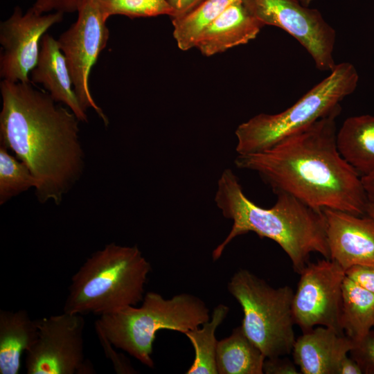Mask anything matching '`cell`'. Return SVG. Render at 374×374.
<instances>
[{"mask_svg": "<svg viewBox=\"0 0 374 374\" xmlns=\"http://www.w3.org/2000/svg\"><path fill=\"white\" fill-rule=\"evenodd\" d=\"M341 107L263 151L238 154L239 168L257 172L274 193L308 206L366 215L368 199L361 176L341 155L336 118Z\"/></svg>", "mask_w": 374, "mask_h": 374, "instance_id": "obj_1", "label": "cell"}, {"mask_svg": "<svg viewBox=\"0 0 374 374\" xmlns=\"http://www.w3.org/2000/svg\"><path fill=\"white\" fill-rule=\"evenodd\" d=\"M1 145L10 149L35 179V195L59 205L81 177L84 152L79 120L31 82L0 83Z\"/></svg>", "mask_w": 374, "mask_h": 374, "instance_id": "obj_2", "label": "cell"}, {"mask_svg": "<svg viewBox=\"0 0 374 374\" xmlns=\"http://www.w3.org/2000/svg\"><path fill=\"white\" fill-rule=\"evenodd\" d=\"M269 208L258 206L244 193L237 176L225 169L218 181L215 202L223 216L233 221L225 239L213 251L214 261L236 237L253 232L276 242L289 256L294 271L301 274L313 252L330 259L323 211L313 208L294 196L276 193Z\"/></svg>", "mask_w": 374, "mask_h": 374, "instance_id": "obj_3", "label": "cell"}, {"mask_svg": "<svg viewBox=\"0 0 374 374\" xmlns=\"http://www.w3.org/2000/svg\"><path fill=\"white\" fill-rule=\"evenodd\" d=\"M151 271L136 245L114 242L93 253L71 278L64 312L101 315L143 301Z\"/></svg>", "mask_w": 374, "mask_h": 374, "instance_id": "obj_4", "label": "cell"}, {"mask_svg": "<svg viewBox=\"0 0 374 374\" xmlns=\"http://www.w3.org/2000/svg\"><path fill=\"white\" fill-rule=\"evenodd\" d=\"M210 319L209 310L200 298L181 293L170 299L145 294L142 305H130L100 315L96 330L117 348L153 368L151 357L157 332L163 329L186 333Z\"/></svg>", "mask_w": 374, "mask_h": 374, "instance_id": "obj_5", "label": "cell"}, {"mask_svg": "<svg viewBox=\"0 0 374 374\" xmlns=\"http://www.w3.org/2000/svg\"><path fill=\"white\" fill-rule=\"evenodd\" d=\"M358 81L354 65L336 64L328 76L283 112L260 114L238 125L236 152L247 154L263 151L306 128L341 107L340 102L355 90Z\"/></svg>", "mask_w": 374, "mask_h": 374, "instance_id": "obj_6", "label": "cell"}, {"mask_svg": "<svg viewBox=\"0 0 374 374\" xmlns=\"http://www.w3.org/2000/svg\"><path fill=\"white\" fill-rule=\"evenodd\" d=\"M228 290L242 307L241 326L266 358L292 353L296 337L294 294L287 285L275 288L247 269L237 271Z\"/></svg>", "mask_w": 374, "mask_h": 374, "instance_id": "obj_7", "label": "cell"}, {"mask_svg": "<svg viewBox=\"0 0 374 374\" xmlns=\"http://www.w3.org/2000/svg\"><path fill=\"white\" fill-rule=\"evenodd\" d=\"M37 320L38 337L26 350L28 374H87L94 373L84 355L82 314L64 312Z\"/></svg>", "mask_w": 374, "mask_h": 374, "instance_id": "obj_8", "label": "cell"}, {"mask_svg": "<svg viewBox=\"0 0 374 374\" xmlns=\"http://www.w3.org/2000/svg\"><path fill=\"white\" fill-rule=\"evenodd\" d=\"M249 12L263 26L283 29L294 37L313 59L317 68L331 71L336 32L320 12L299 0H242Z\"/></svg>", "mask_w": 374, "mask_h": 374, "instance_id": "obj_9", "label": "cell"}, {"mask_svg": "<svg viewBox=\"0 0 374 374\" xmlns=\"http://www.w3.org/2000/svg\"><path fill=\"white\" fill-rule=\"evenodd\" d=\"M76 21L57 39L71 74L74 91L82 108H92L105 125L109 120L91 93L89 78L100 53L106 47L109 30L107 19L93 0H82Z\"/></svg>", "mask_w": 374, "mask_h": 374, "instance_id": "obj_10", "label": "cell"}, {"mask_svg": "<svg viewBox=\"0 0 374 374\" xmlns=\"http://www.w3.org/2000/svg\"><path fill=\"white\" fill-rule=\"evenodd\" d=\"M300 275L292 301L295 324L303 332L321 326L344 334L340 315L345 269L336 261L325 258L308 262Z\"/></svg>", "mask_w": 374, "mask_h": 374, "instance_id": "obj_11", "label": "cell"}, {"mask_svg": "<svg viewBox=\"0 0 374 374\" xmlns=\"http://www.w3.org/2000/svg\"><path fill=\"white\" fill-rule=\"evenodd\" d=\"M63 19V13H39L32 7L25 13L15 7L0 24V77L13 82H31L29 75L36 66L42 39L46 31Z\"/></svg>", "mask_w": 374, "mask_h": 374, "instance_id": "obj_12", "label": "cell"}, {"mask_svg": "<svg viewBox=\"0 0 374 374\" xmlns=\"http://www.w3.org/2000/svg\"><path fill=\"white\" fill-rule=\"evenodd\" d=\"M322 211L330 259L345 271L354 265L374 267V220L339 210Z\"/></svg>", "mask_w": 374, "mask_h": 374, "instance_id": "obj_13", "label": "cell"}, {"mask_svg": "<svg viewBox=\"0 0 374 374\" xmlns=\"http://www.w3.org/2000/svg\"><path fill=\"white\" fill-rule=\"evenodd\" d=\"M353 341L332 328L316 326L296 339L292 354L303 374H337Z\"/></svg>", "mask_w": 374, "mask_h": 374, "instance_id": "obj_14", "label": "cell"}, {"mask_svg": "<svg viewBox=\"0 0 374 374\" xmlns=\"http://www.w3.org/2000/svg\"><path fill=\"white\" fill-rule=\"evenodd\" d=\"M30 75L31 82L42 84L54 101L65 105L80 121H88L74 91L65 57L57 40L48 33L42 39L38 61Z\"/></svg>", "mask_w": 374, "mask_h": 374, "instance_id": "obj_15", "label": "cell"}, {"mask_svg": "<svg viewBox=\"0 0 374 374\" xmlns=\"http://www.w3.org/2000/svg\"><path fill=\"white\" fill-rule=\"evenodd\" d=\"M264 26L247 10L242 0L229 5L202 33L195 48L207 57L245 44Z\"/></svg>", "mask_w": 374, "mask_h": 374, "instance_id": "obj_16", "label": "cell"}, {"mask_svg": "<svg viewBox=\"0 0 374 374\" xmlns=\"http://www.w3.org/2000/svg\"><path fill=\"white\" fill-rule=\"evenodd\" d=\"M37 320L25 310H0V373L17 374L21 357L37 340Z\"/></svg>", "mask_w": 374, "mask_h": 374, "instance_id": "obj_17", "label": "cell"}, {"mask_svg": "<svg viewBox=\"0 0 374 374\" xmlns=\"http://www.w3.org/2000/svg\"><path fill=\"white\" fill-rule=\"evenodd\" d=\"M336 141L341 155L361 177L374 172V116L346 118Z\"/></svg>", "mask_w": 374, "mask_h": 374, "instance_id": "obj_18", "label": "cell"}, {"mask_svg": "<svg viewBox=\"0 0 374 374\" xmlns=\"http://www.w3.org/2000/svg\"><path fill=\"white\" fill-rule=\"evenodd\" d=\"M265 358L242 327L238 326L230 336L218 341L217 371L219 374H262Z\"/></svg>", "mask_w": 374, "mask_h": 374, "instance_id": "obj_19", "label": "cell"}, {"mask_svg": "<svg viewBox=\"0 0 374 374\" xmlns=\"http://www.w3.org/2000/svg\"><path fill=\"white\" fill-rule=\"evenodd\" d=\"M340 325L353 341L360 339L374 327V294L347 276L342 285Z\"/></svg>", "mask_w": 374, "mask_h": 374, "instance_id": "obj_20", "label": "cell"}, {"mask_svg": "<svg viewBox=\"0 0 374 374\" xmlns=\"http://www.w3.org/2000/svg\"><path fill=\"white\" fill-rule=\"evenodd\" d=\"M229 311L228 306L218 304L213 310L211 319L198 327L187 331L184 335L190 340L195 350L193 364L187 374H217L216 352L218 341L215 332Z\"/></svg>", "mask_w": 374, "mask_h": 374, "instance_id": "obj_21", "label": "cell"}, {"mask_svg": "<svg viewBox=\"0 0 374 374\" xmlns=\"http://www.w3.org/2000/svg\"><path fill=\"white\" fill-rule=\"evenodd\" d=\"M241 0H205L188 13L171 19L173 37L178 48H195L206 28L231 3Z\"/></svg>", "mask_w": 374, "mask_h": 374, "instance_id": "obj_22", "label": "cell"}, {"mask_svg": "<svg viewBox=\"0 0 374 374\" xmlns=\"http://www.w3.org/2000/svg\"><path fill=\"white\" fill-rule=\"evenodd\" d=\"M35 186V179L27 166L12 156L6 147L1 145L0 204Z\"/></svg>", "mask_w": 374, "mask_h": 374, "instance_id": "obj_23", "label": "cell"}, {"mask_svg": "<svg viewBox=\"0 0 374 374\" xmlns=\"http://www.w3.org/2000/svg\"><path fill=\"white\" fill-rule=\"evenodd\" d=\"M107 20L113 15H123L131 19L168 15L174 11L167 0H93Z\"/></svg>", "mask_w": 374, "mask_h": 374, "instance_id": "obj_24", "label": "cell"}, {"mask_svg": "<svg viewBox=\"0 0 374 374\" xmlns=\"http://www.w3.org/2000/svg\"><path fill=\"white\" fill-rule=\"evenodd\" d=\"M349 353L361 368L362 373L374 374V330L371 329L360 339L353 341Z\"/></svg>", "mask_w": 374, "mask_h": 374, "instance_id": "obj_25", "label": "cell"}, {"mask_svg": "<svg viewBox=\"0 0 374 374\" xmlns=\"http://www.w3.org/2000/svg\"><path fill=\"white\" fill-rule=\"evenodd\" d=\"M82 0H35L32 8L39 13L77 12Z\"/></svg>", "mask_w": 374, "mask_h": 374, "instance_id": "obj_26", "label": "cell"}, {"mask_svg": "<svg viewBox=\"0 0 374 374\" xmlns=\"http://www.w3.org/2000/svg\"><path fill=\"white\" fill-rule=\"evenodd\" d=\"M96 330L107 357L113 363L115 371L117 373H136L128 359L123 355H118L119 354L112 349V344L105 338L103 333L98 330Z\"/></svg>", "mask_w": 374, "mask_h": 374, "instance_id": "obj_27", "label": "cell"}, {"mask_svg": "<svg viewBox=\"0 0 374 374\" xmlns=\"http://www.w3.org/2000/svg\"><path fill=\"white\" fill-rule=\"evenodd\" d=\"M346 276L374 294V267L354 265L346 270Z\"/></svg>", "mask_w": 374, "mask_h": 374, "instance_id": "obj_28", "label": "cell"}, {"mask_svg": "<svg viewBox=\"0 0 374 374\" xmlns=\"http://www.w3.org/2000/svg\"><path fill=\"white\" fill-rule=\"evenodd\" d=\"M282 356L265 358L263 373L266 374H298L301 373L293 363Z\"/></svg>", "mask_w": 374, "mask_h": 374, "instance_id": "obj_29", "label": "cell"}, {"mask_svg": "<svg viewBox=\"0 0 374 374\" xmlns=\"http://www.w3.org/2000/svg\"><path fill=\"white\" fill-rule=\"evenodd\" d=\"M174 11L171 19L181 17L205 0H167Z\"/></svg>", "mask_w": 374, "mask_h": 374, "instance_id": "obj_30", "label": "cell"}, {"mask_svg": "<svg viewBox=\"0 0 374 374\" xmlns=\"http://www.w3.org/2000/svg\"><path fill=\"white\" fill-rule=\"evenodd\" d=\"M362 371L358 364L348 355L340 361L337 374H361Z\"/></svg>", "mask_w": 374, "mask_h": 374, "instance_id": "obj_31", "label": "cell"}, {"mask_svg": "<svg viewBox=\"0 0 374 374\" xmlns=\"http://www.w3.org/2000/svg\"><path fill=\"white\" fill-rule=\"evenodd\" d=\"M368 203L374 205V172L361 177Z\"/></svg>", "mask_w": 374, "mask_h": 374, "instance_id": "obj_32", "label": "cell"}, {"mask_svg": "<svg viewBox=\"0 0 374 374\" xmlns=\"http://www.w3.org/2000/svg\"><path fill=\"white\" fill-rule=\"evenodd\" d=\"M366 215L370 216L374 220V205L368 203L366 207Z\"/></svg>", "mask_w": 374, "mask_h": 374, "instance_id": "obj_33", "label": "cell"}, {"mask_svg": "<svg viewBox=\"0 0 374 374\" xmlns=\"http://www.w3.org/2000/svg\"><path fill=\"white\" fill-rule=\"evenodd\" d=\"M303 5L308 6L313 0H299Z\"/></svg>", "mask_w": 374, "mask_h": 374, "instance_id": "obj_34", "label": "cell"}]
</instances>
